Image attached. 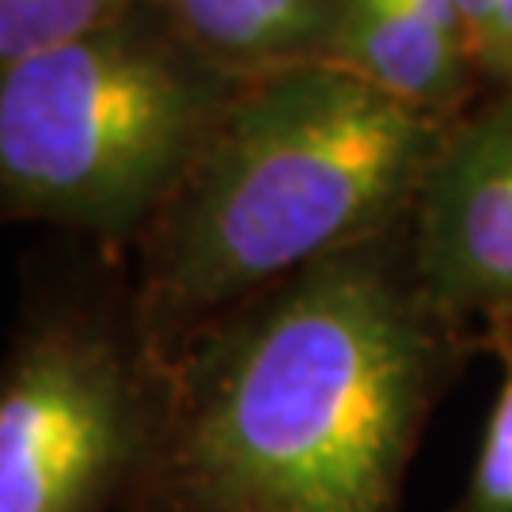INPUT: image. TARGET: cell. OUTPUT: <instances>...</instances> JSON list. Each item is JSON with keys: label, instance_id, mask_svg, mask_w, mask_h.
Returning a JSON list of instances; mask_svg holds the SVG:
<instances>
[{"label": "cell", "instance_id": "1", "mask_svg": "<svg viewBox=\"0 0 512 512\" xmlns=\"http://www.w3.org/2000/svg\"><path fill=\"white\" fill-rule=\"evenodd\" d=\"M475 334L433 304L410 228L315 262L171 361L164 433L126 512H403Z\"/></svg>", "mask_w": 512, "mask_h": 512}, {"label": "cell", "instance_id": "9", "mask_svg": "<svg viewBox=\"0 0 512 512\" xmlns=\"http://www.w3.org/2000/svg\"><path fill=\"white\" fill-rule=\"evenodd\" d=\"M118 0H0V84L27 61L114 16Z\"/></svg>", "mask_w": 512, "mask_h": 512}, {"label": "cell", "instance_id": "4", "mask_svg": "<svg viewBox=\"0 0 512 512\" xmlns=\"http://www.w3.org/2000/svg\"><path fill=\"white\" fill-rule=\"evenodd\" d=\"M167 395L129 255L46 236L19 262L0 353V512H126Z\"/></svg>", "mask_w": 512, "mask_h": 512}, {"label": "cell", "instance_id": "7", "mask_svg": "<svg viewBox=\"0 0 512 512\" xmlns=\"http://www.w3.org/2000/svg\"><path fill=\"white\" fill-rule=\"evenodd\" d=\"M167 35L228 84L323 65L338 0H152Z\"/></svg>", "mask_w": 512, "mask_h": 512}, {"label": "cell", "instance_id": "10", "mask_svg": "<svg viewBox=\"0 0 512 512\" xmlns=\"http://www.w3.org/2000/svg\"><path fill=\"white\" fill-rule=\"evenodd\" d=\"M459 16L482 92H512V0H459Z\"/></svg>", "mask_w": 512, "mask_h": 512}, {"label": "cell", "instance_id": "8", "mask_svg": "<svg viewBox=\"0 0 512 512\" xmlns=\"http://www.w3.org/2000/svg\"><path fill=\"white\" fill-rule=\"evenodd\" d=\"M475 353H490L501 365V384L471 482L452 512H512V311H501L475 330Z\"/></svg>", "mask_w": 512, "mask_h": 512}, {"label": "cell", "instance_id": "5", "mask_svg": "<svg viewBox=\"0 0 512 512\" xmlns=\"http://www.w3.org/2000/svg\"><path fill=\"white\" fill-rule=\"evenodd\" d=\"M414 266L448 319L475 334L512 311V92L444 129L410 220Z\"/></svg>", "mask_w": 512, "mask_h": 512}, {"label": "cell", "instance_id": "3", "mask_svg": "<svg viewBox=\"0 0 512 512\" xmlns=\"http://www.w3.org/2000/svg\"><path fill=\"white\" fill-rule=\"evenodd\" d=\"M236 92L118 0L0 84V220L129 255Z\"/></svg>", "mask_w": 512, "mask_h": 512}, {"label": "cell", "instance_id": "2", "mask_svg": "<svg viewBox=\"0 0 512 512\" xmlns=\"http://www.w3.org/2000/svg\"><path fill=\"white\" fill-rule=\"evenodd\" d=\"M444 129L330 65L243 84L129 251L160 357L277 281L410 228Z\"/></svg>", "mask_w": 512, "mask_h": 512}, {"label": "cell", "instance_id": "6", "mask_svg": "<svg viewBox=\"0 0 512 512\" xmlns=\"http://www.w3.org/2000/svg\"><path fill=\"white\" fill-rule=\"evenodd\" d=\"M323 65L444 126L486 95L459 0H338Z\"/></svg>", "mask_w": 512, "mask_h": 512}]
</instances>
